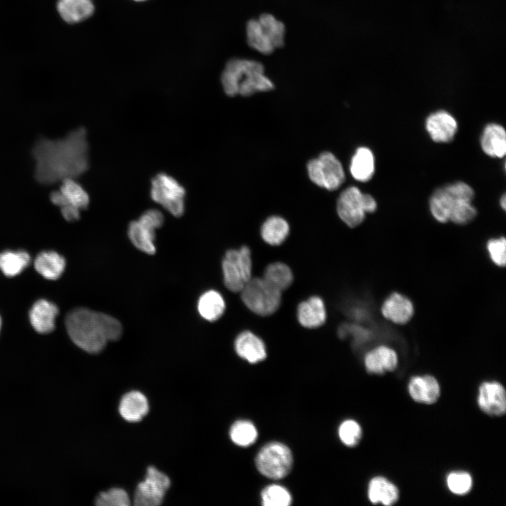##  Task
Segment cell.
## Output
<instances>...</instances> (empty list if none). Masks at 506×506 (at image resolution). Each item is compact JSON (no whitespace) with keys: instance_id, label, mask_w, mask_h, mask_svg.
Returning <instances> with one entry per match:
<instances>
[{"instance_id":"6da1fadb","label":"cell","mask_w":506,"mask_h":506,"mask_svg":"<svg viewBox=\"0 0 506 506\" xmlns=\"http://www.w3.org/2000/svg\"><path fill=\"white\" fill-rule=\"evenodd\" d=\"M32 154L35 160V179L49 185L67 179H76L89 167L86 131L78 128L60 139L41 138Z\"/></svg>"},{"instance_id":"7a4b0ae2","label":"cell","mask_w":506,"mask_h":506,"mask_svg":"<svg viewBox=\"0 0 506 506\" xmlns=\"http://www.w3.org/2000/svg\"><path fill=\"white\" fill-rule=\"evenodd\" d=\"M65 322L72 341L90 353L100 352L108 342L119 339L122 334V326L117 319L86 308L72 310Z\"/></svg>"},{"instance_id":"3957f363","label":"cell","mask_w":506,"mask_h":506,"mask_svg":"<svg viewBox=\"0 0 506 506\" xmlns=\"http://www.w3.org/2000/svg\"><path fill=\"white\" fill-rule=\"evenodd\" d=\"M221 82L228 96H249L274 89L273 83L265 74L263 64L247 58L230 59L221 73Z\"/></svg>"},{"instance_id":"277c9868","label":"cell","mask_w":506,"mask_h":506,"mask_svg":"<svg viewBox=\"0 0 506 506\" xmlns=\"http://www.w3.org/2000/svg\"><path fill=\"white\" fill-rule=\"evenodd\" d=\"M474 195L473 189L463 182L440 188L430 199L431 213L441 223L450 221L459 225L466 224L476 215L472 204Z\"/></svg>"},{"instance_id":"5b68a950","label":"cell","mask_w":506,"mask_h":506,"mask_svg":"<svg viewBox=\"0 0 506 506\" xmlns=\"http://www.w3.org/2000/svg\"><path fill=\"white\" fill-rule=\"evenodd\" d=\"M285 32L284 23L270 13H262L246 24L248 46L264 55L283 46Z\"/></svg>"},{"instance_id":"8992f818","label":"cell","mask_w":506,"mask_h":506,"mask_svg":"<svg viewBox=\"0 0 506 506\" xmlns=\"http://www.w3.org/2000/svg\"><path fill=\"white\" fill-rule=\"evenodd\" d=\"M240 292L245 305L253 313L262 316L273 314L281 302V292L263 278H252Z\"/></svg>"},{"instance_id":"52a82bcc","label":"cell","mask_w":506,"mask_h":506,"mask_svg":"<svg viewBox=\"0 0 506 506\" xmlns=\"http://www.w3.org/2000/svg\"><path fill=\"white\" fill-rule=\"evenodd\" d=\"M293 463L290 449L284 443L272 441L264 445L258 452L255 464L258 471L264 476L280 479L291 471Z\"/></svg>"},{"instance_id":"ba28073f","label":"cell","mask_w":506,"mask_h":506,"mask_svg":"<svg viewBox=\"0 0 506 506\" xmlns=\"http://www.w3.org/2000/svg\"><path fill=\"white\" fill-rule=\"evenodd\" d=\"M151 199L174 216L185 211L186 190L174 177L165 173L157 174L151 181Z\"/></svg>"},{"instance_id":"9c48e42d","label":"cell","mask_w":506,"mask_h":506,"mask_svg":"<svg viewBox=\"0 0 506 506\" xmlns=\"http://www.w3.org/2000/svg\"><path fill=\"white\" fill-rule=\"evenodd\" d=\"M224 285L233 292H240L252 278V263L249 247L226 252L222 260Z\"/></svg>"},{"instance_id":"30bf717a","label":"cell","mask_w":506,"mask_h":506,"mask_svg":"<svg viewBox=\"0 0 506 506\" xmlns=\"http://www.w3.org/2000/svg\"><path fill=\"white\" fill-rule=\"evenodd\" d=\"M377 203L368 194H364L355 186L343 190L339 196L337 211L339 218L349 227L361 224L366 213L375 211Z\"/></svg>"},{"instance_id":"8fae6325","label":"cell","mask_w":506,"mask_h":506,"mask_svg":"<svg viewBox=\"0 0 506 506\" xmlns=\"http://www.w3.org/2000/svg\"><path fill=\"white\" fill-rule=\"evenodd\" d=\"M164 222L162 213L156 209H150L140 217L132 221L128 228V236L132 244L140 251L153 254L156 252L155 245V230Z\"/></svg>"},{"instance_id":"7c38bea8","label":"cell","mask_w":506,"mask_h":506,"mask_svg":"<svg viewBox=\"0 0 506 506\" xmlns=\"http://www.w3.org/2000/svg\"><path fill=\"white\" fill-rule=\"evenodd\" d=\"M307 171L313 183L328 190L337 189L345 179L342 164L330 152H323L318 157L311 160Z\"/></svg>"},{"instance_id":"4fadbf2b","label":"cell","mask_w":506,"mask_h":506,"mask_svg":"<svg viewBox=\"0 0 506 506\" xmlns=\"http://www.w3.org/2000/svg\"><path fill=\"white\" fill-rule=\"evenodd\" d=\"M170 484L167 474L153 466L148 467L144 480L136 486L134 504L136 506L161 505Z\"/></svg>"},{"instance_id":"5bb4252c","label":"cell","mask_w":506,"mask_h":506,"mask_svg":"<svg viewBox=\"0 0 506 506\" xmlns=\"http://www.w3.org/2000/svg\"><path fill=\"white\" fill-rule=\"evenodd\" d=\"M479 408L490 416H502L506 412V391L498 382H483L477 398Z\"/></svg>"},{"instance_id":"9a60e30c","label":"cell","mask_w":506,"mask_h":506,"mask_svg":"<svg viewBox=\"0 0 506 506\" xmlns=\"http://www.w3.org/2000/svg\"><path fill=\"white\" fill-rule=\"evenodd\" d=\"M426 129L432 139L435 142L448 143L455 136L458 124L450 114L441 110L431 114L427 117Z\"/></svg>"},{"instance_id":"2e32d148","label":"cell","mask_w":506,"mask_h":506,"mask_svg":"<svg viewBox=\"0 0 506 506\" xmlns=\"http://www.w3.org/2000/svg\"><path fill=\"white\" fill-rule=\"evenodd\" d=\"M408 389L410 397L416 402L432 404L440 396V385L437 379L429 375L415 376L408 383Z\"/></svg>"},{"instance_id":"e0dca14e","label":"cell","mask_w":506,"mask_h":506,"mask_svg":"<svg viewBox=\"0 0 506 506\" xmlns=\"http://www.w3.org/2000/svg\"><path fill=\"white\" fill-rule=\"evenodd\" d=\"M56 11L67 24H77L89 18L95 11L93 0H57Z\"/></svg>"},{"instance_id":"ac0fdd59","label":"cell","mask_w":506,"mask_h":506,"mask_svg":"<svg viewBox=\"0 0 506 506\" xmlns=\"http://www.w3.org/2000/svg\"><path fill=\"white\" fill-rule=\"evenodd\" d=\"M364 364L368 372L382 375L396 369L398 365V356L391 348L379 346L365 354Z\"/></svg>"},{"instance_id":"d6986e66","label":"cell","mask_w":506,"mask_h":506,"mask_svg":"<svg viewBox=\"0 0 506 506\" xmlns=\"http://www.w3.org/2000/svg\"><path fill=\"white\" fill-rule=\"evenodd\" d=\"M58 313L56 305L46 299H39L31 308L29 316L33 328L40 334H47L55 328L56 317Z\"/></svg>"},{"instance_id":"ffe728a7","label":"cell","mask_w":506,"mask_h":506,"mask_svg":"<svg viewBox=\"0 0 506 506\" xmlns=\"http://www.w3.org/2000/svg\"><path fill=\"white\" fill-rule=\"evenodd\" d=\"M234 345L237 354L250 363H259L266 357L264 342L249 331L240 333L235 339Z\"/></svg>"},{"instance_id":"44dd1931","label":"cell","mask_w":506,"mask_h":506,"mask_svg":"<svg viewBox=\"0 0 506 506\" xmlns=\"http://www.w3.org/2000/svg\"><path fill=\"white\" fill-rule=\"evenodd\" d=\"M383 316L396 324H405L412 318L414 308L412 302L405 296L392 293L382 304Z\"/></svg>"},{"instance_id":"7402d4cb","label":"cell","mask_w":506,"mask_h":506,"mask_svg":"<svg viewBox=\"0 0 506 506\" xmlns=\"http://www.w3.org/2000/svg\"><path fill=\"white\" fill-rule=\"evenodd\" d=\"M326 316L324 301L319 297L313 296L298 306V320L305 327L316 328L321 326L325 323Z\"/></svg>"},{"instance_id":"603a6c76","label":"cell","mask_w":506,"mask_h":506,"mask_svg":"<svg viewBox=\"0 0 506 506\" xmlns=\"http://www.w3.org/2000/svg\"><path fill=\"white\" fill-rule=\"evenodd\" d=\"M148 411V399L138 391H131L125 394L119 402V414L128 422H135L141 420Z\"/></svg>"},{"instance_id":"cb8c5ba5","label":"cell","mask_w":506,"mask_h":506,"mask_svg":"<svg viewBox=\"0 0 506 506\" xmlns=\"http://www.w3.org/2000/svg\"><path fill=\"white\" fill-rule=\"evenodd\" d=\"M368 497L372 504L381 503L385 506L395 504L399 498L398 488L383 476H375L369 482Z\"/></svg>"},{"instance_id":"d4e9b609","label":"cell","mask_w":506,"mask_h":506,"mask_svg":"<svg viewBox=\"0 0 506 506\" xmlns=\"http://www.w3.org/2000/svg\"><path fill=\"white\" fill-rule=\"evenodd\" d=\"M484 152L493 157H503L506 153V134L504 128L498 124H488L481 138Z\"/></svg>"},{"instance_id":"484cf974","label":"cell","mask_w":506,"mask_h":506,"mask_svg":"<svg viewBox=\"0 0 506 506\" xmlns=\"http://www.w3.org/2000/svg\"><path fill=\"white\" fill-rule=\"evenodd\" d=\"M65 267V259L53 251L42 252L34 260L36 271L48 280L58 279L64 271Z\"/></svg>"},{"instance_id":"4316f807","label":"cell","mask_w":506,"mask_h":506,"mask_svg":"<svg viewBox=\"0 0 506 506\" xmlns=\"http://www.w3.org/2000/svg\"><path fill=\"white\" fill-rule=\"evenodd\" d=\"M375 170L374 156L372 151L365 147L358 148L353 156L350 165L352 176L357 181H369Z\"/></svg>"},{"instance_id":"83f0119b","label":"cell","mask_w":506,"mask_h":506,"mask_svg":"<svg viewBox=\"0 0 506 506\" xmlns=\"http://www.w3.org/2000/svg\"><path fill=\"white\" fill-rule=\"evenodd\" d=\"M225 308L223 297L215 290H209L203 293L197 302L200 315L208 321L218 320L223 315Z\"/></svg>"},{"instance_id":"f1b7e54d","label":"cell","mask_w":506,"mask_h":506,"mask_svg":"<svg viewBox=\"0 0 506 506\" xmlns=\"http://www.w3.org/2000/svg\"><path fill=\"white\" fill-rule=\"evenodd\" d=\"M61 183L59 190L65 200V205L63 207L70 205L80 211L88 207L90 202L89 195L76 179H67L62 181Z\"/></svg>"},{"instance_id":"f546056e","label":"cell","mask_w":506,"mask_h":506,"mask_svg":"<svg viewBox=\"0 0 506 506\" xmlns=\"http://www.w3.org/2000/svg\"><path fill=\"white\" fill-rule=\"evenodd\" d=\"M290 231L287 222L278 216L268 218L261 228L262 239L271 245H279L285 241Z\"/></svg>"},{"instance_id":"4dcf8cb0","label":"cell","mask_w":506,"mask_h":506,"mask_svg":"<svg viewBox=\"0 0 506 506\" xmlns=\"http://www.w3.org/2000/svg\"><path fill=\"white\" fill-rule=\"evenodd\" d=\"M263 278L272 287L282 292L291 285L293 275L287 264L275 262L266 268Z\"/></svg>"},{"instance_id":"1f68e13d","label":"cell","mask_w":506,"mask_h":506,"mask_svg":"<svg viewBox=\"0 0 506 506\" xmlns=\"http://www.w3.org/2000/svg\"><path fill=\"white\" fill-rule=\"evenodd\" d=\"M30 261V257L25 251H5L0 253V269L8 277L20 274Z\"/></svg>"},{"instance_id":"d6a6232c","label":"cell","mask_w":506,"mask_h":506,"mask_svg":"<svg viewBox=\"0 0 506 506\" xmlns=\"http://www.w3.org/2000/svg\"><path fill=\"white\" fill-rule=\"evenodd\" d=\"M229 435L231 441L237 446L247 447L256 441L258 432L252 422L240 420L231 425Z\"/></svg>"},{"instance_id":"836d02e7","label":"cell","mask_w":506,"mask_h":506,"mask_svg":"<svg viewBox=\"0 0 506 506\" xmlns=\"http://www.w3.org/2000/svg\"><path fill=\"white\" fill-rule=\"evenodd\" d=\"M261 500L264 506H288L291 505L292 498L286 488L278 484H271L262 490Z\"/></svg>"},{"instance_id":"e575fe53","label":"cell","mask_w":506,"mask_h":506,"mask_svg":"<svg viewBox=\"0 0 506 506\" xmlns=\"http://www.w3.org/2000/svg\"><path fill=\"white\" fill-rule=\"evenodd\" d=\"M446 484L450 491L458 495L467 494L472 488V476L466 472H453L446 479Z\"/></svg>"},{"instance_id":"d590c367","label":"cell","mask_w":506,"mask_h":506,"mask_svg":"<svg viewBox=\"0 0 506 506\" xmlns=\"http://www.w3.org/2000/svg\"><path fill=\"white\" fill-rule=\"evenodd\" d=\"M130 499L126 491L120 488H112L99 493L96 498L98 506H128Z\"/></svg>"},{"instance_id":"8d00e7d4","label":"cell","mask_w":506,"mask_h":506,"mask_svg":"<svg viewBox=\"0 0 506 506\" xmlns=\"http://www.w3.org/2000/svg\"><path fill=\"white\" fill-rule=\"evenodd\" d=\"M338 435L341 441L349 447L356 446L362 436L360 424L353 420L343 421L339 427Z\"/></svg>"},{"instance_id":"74e56055","label":"cell","mask_w":506,"mask_h":506,"mask_svg":"<svg viewBox=\"0 0 506 506\" xmlns=\"http://www.w3.org/2000/svg\"><path fill=\"white\" fill-rule=\"evenodd\" d=\"M487 249L492 261L499 266L506 263V241L504 237L494 238L487 242Z\"/></svg>"},{"instance_id":"f35d334b","label":"cell","mask_w":506,"mask_h":506,"mask_svg":"<svg viewBox=\"0 0 506 506\" xmlns=\"http://www.w3.org/2000/svg\"><path fill=\"white\" fill-rule=\"evenodd\" d=\"M63 216L70 222L77 221L80 217V210L70 205L60 207Z\"/></svg>"},{"instance_id":"ab89813d","label":"cell","mask_w":506,"mask_h":506,"mask_svg":"<svg viewBox=\"0 0 506 506\" xmlns=\"http://www.w3.org/2000/svg\"><path fill=\"white\" fill-rule=\"evenodd\" d=\"M506 205V197L505 195H503L500 199V205L502 206L503 209H505Z\"/></svg>"},{"instance_id":"60d3db41","label":"cell","mask_w":506,"mask_h":506,"mask_svg":"<svg viewBox=\"0 0 506 506\" xmlns=\"http://www.w3.org/2000/svg\"><path fill=\"white\" fill-rule=\"evenodd\" d=\"M134 1H146V0H134Z\"/></svg>"},{"instance_id":"b9f144b4","label":"cell","mask_w":506,"mask_h":506,"mask_svg":"<svg viewBox=\"0 0 506 506\" xmlns=\"http://www.w3.org/2000/svg\"><path fill=\"white\" fill-rule=\"evenodd\" d=\"M0 328H1V318H0Z\"/></svg>"}]
</instances>
